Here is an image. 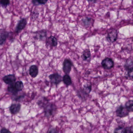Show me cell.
<instances>
[{
  "instance_id": "cell-12",
  "label": "cell",
  "mask_w": 133,
  "mask_h": 133,
  "mask_svg": "<svg viewBox=\"0 0 133 133\" xmlns=\"http://www.w3.org/2000/svg\"><path fill=\"white\" fill-rule=\"evenodd\" d=\"M81 21H82L83 25L85 27H88L93 25L94 22V20L92 18L86 17L82 19Z\"/></svg>"
},
{
  "instance_id": "cell-25",
  "label": "cell",
  "mask_w": 133,
  "mask_h": 133,
  "mask_svg": "<svg viewBox=\"0 0 133 133\" xmlns=\"http://www.w3.org/2000/svg\"><path fill=\"white\" fill-rule=\"evenodd\" d=\"M126 129V133H133V126L127 127Z\"/></svg>"
},
{
  "instance_id": "cell-28",
  "label": "cell",
  "mask_w": 133,
  "mask_h": 133,
  "mask_svg": "<svg viewBox=\"0 0 133 133\" xmlns=\"http://www.w3.org/2000/svg\"><path fill=\"white\" fill-rule=\"evenodd\" d=\"M48 132L49 133L58 132L57 131V130H56L55 128H52V129H51Z\"/></svg>"
},
{
  "instance_id": "cell-17",
  "label": "cell",
  "mask_w": 133,
  "mask_h": 133,
  "mask_svg": "<svg viewBox=\"0 0 133 133\" xmlns=\"http://www.w3.org/2000/svg\"><path fill=\"white\" fill-rule=\"evenodd\" d=\"M125 68L127 71L133 69V61L132 60H128L126 62L124 66Z\"/></svg>"
},
{
  "instance_id": "cell-11",
  "label": "cell",
  "mask_w": 133,
  "mask_h": 133,
  "mask_svg": "<svg viewBox=\"0 0 133 133\" xmlns=\"http://www.w3.org/2000/svg\"><path fill=\"white\" fill-rule=\"evenodd\" d=\"M46 43L51 47H56L58 45L57 40L55 37L51 36L47 39Z\"/></svg>"
},
{
  "instance_id": "cell-19",
  "label": "cell",
  "mask_w": 133,
  "mask_h": 133,
  "mask_svg": "<svg viewBox=\"0 0 133 133\" xmlns=\"http://www.w3.org/2000/svg\"><path fill=\"white\" fill-rule=\"evenodd\" d=\"M14 86L16 90L18 91H21L23 88V84L21 81H18L14 84Z\"/></svg>"
},
{
  "instance_id": "cell-10",
  "label": "cell",
  "mask_w": 133,
  "mask_h": 133,
  "mask_svg": "<svg viewBox=\"0 0 133 133\" xmlns=\"http://www.w3.org/2000/svg\"><path fill=\"white\" fill-rule=\"evenodd\" d=\"M38 72H39L38 68L37 66L33 65L30 67L29 73L31 77L34 78H36L38 75Z\"/></svg>"
},
{
  "instance_id": "cell-13",
  "label": "cell",
  "mask_w": 133,
  "mask_h": 133,
  "mask_svg": "<svg viewBox=\"0 0 133 133\" xmlns=\"http://www.w3.org/2000/svg\"><path fill=\"white\" fill-rule=\"evenodd\" d=\"M9 36V33L5 30L0 31V45H2L5 42Z\"/></svg>"
},
{
  "instance_id": "cell-21",
  "label": "cell",
  "mask_w": 133,
  "mask_h": 133,
  "mask_svg": "<svg viewBox=\"0 0 133 133\" xmlns=\"http://www.w3.org/2000/svg\"><path fill=\"white\" fill-rule=\"evenodd\" d=\"M125 107L129 112H133V100H130L126 102Z\"/></svg>"
},
{
  "instance_id": "cell-6",
  "label": "cell",
  "mask_w": 133,
  "mask_h": 133,
  "mask_svg": "<svg viewBox=\"0 0 133 133\" xmlns=\"http://www.w3.org/2000/svg\"><path fill=\"white\" fill-rule=\"evenodd\" d=\"M73 66L72 62L70 59H65L63 63V72L66 74L69 75L70 73Z\"/></svg>"
},
{
  "instance_id": "cell-23",
  "label": "cell",
  "mask_w": 133,
  "mask_h": 133,
  "mask_svg": "<svg viewBox=\"0 0 133 133\" xmlns=\"http://www.w3.org/2000/svg\"><path fill=\"white\" fill-rule=\"evenodd\" d=\"M115 133H126V129L122 126H119L115 130Z\"/></svg>"
},
{
  "instance_id": "cell-22",
  "label": "cell",
  "mask_w": 133,
  "mask_h": 133,
  "mask_svg": "<svg viewBox=\"0 0 133 133\" xmlns=\"http://www.w3.org/2000/svg\"><path fill=\"white\" fill-rule=\"evenodd\" d=\"M48 0H32V2L34 5L45 4Z\"/></svg>"
},
{
  "instance_id": "cell-3",
  "label": "cell",
  "mask_w": 133,
  "mask_h": 133,
  "mask_svg": "<svg viewBox=\"0 0 133 133\" xmlns=\"http://www.w3.org/2000/svg\"><path fill=\"white\" fill-rule=\"evenodd\" d=\"M102 67L105 69H110L114 66V62L112 59L106 58L102 60L101 62Z\"/></svg>"
},
{
  "instance_id": "cell-14",
  "label": "cell",
  "mask_w": 133,
  "mask_h": 133,
  "mask_svg": "<svg viewBox=\"0 0 133 133\" xmlns=\"http://www.w3.org/2000/svg\"><path fill=\"white\" fill-rule=\"evenodd\" d=\"M91 84H84L83 87L81 89L82 91L87 96H88L91 91Z\"/></svg>"
},
{
  "instance_id": "cell-9",
  "label": "cell",
  "mask_w": 133,
  "mask_h": 133,
  "mask_svg": "<svg viewBox=\"0 0 133 133\" xmlns=\"http://www.w3.org/2000/svg\"><path fill=\"white\" fill-rule=\"evenodd\" d=\"M21 107V105L19 104H12L9 108L10 112L12 115H16L19 111Z\"/></svg>"
},
{
  "instance_id": "cell-20",
  "label": "cell",
  "mask_w": 133,
  "mask_h": 133,
  "mask_svg": "<svg viewBox=\"0 0 133 133\" xmlns=\"http://www.w3.org/2000/svg\"><path fill=\"white\" fill-rule=\"evenodd\" d=\"M48 103V100L46 98L43 97L41 99L37 102L38 105L40 107L43 108Z\"/></svg>"
},
{
  "instance_id": "cell-4",
  "label": "cell",
  "mask_w": 133,
  "mask_h": 133,
  "mask_svg": "<svg viewBox=\"0 0 133 133\" xmlns=\"http://www.w3.org/2000/svg\"><path fill=\"white\" fill-rule=\"evenodd\" d=\"M129 111L125 107L120 105L117 108L116 114L117 116L120 118H124L129 115Z\"/></svg>"
},
{
  "instance_id": "cell-5",
  "label": "cell",
  "mask_w": 133,
  "mask_h": 133,
  "mask_svg": "<svg viewBox=\"0 0 133 133\" xmlns=\"http://www.w3.org/2000/svg\"><path fill=\"white\" fill-rule=\"evenodd\" d=\"M50 81L51 83L57 85L62 81V77L58 73H53L49 76Z\"/></svg>"
},
{
  "instance_id": "cell-8",
  "label": "cell",
  "mask_w": 133,
  "mask_h": 133,
  "mask_svg": "<svg viewBox=\"0 0 133 133\" xmlns=\"http://www.w3.org/2000/svg\"><path fill=\"white\" fill-rule=\"evenodd\" d=\"M26 24H27V21H26V19L23 18L20 20V21L19 22L17 26H16V31L17 33L20 32V31L22 30L23 29L25 28Z\"/></svg>"
},
{
  "instance_id": "cell-2",
  "label": "cell",
  "mask_w": 133,
  "mask_h": 133,
  "mask_svg": "<svg viewBox=\"0 0 133 133\" xmlns=\"http://www.w3.org/2000/svg\"><path fill=\"white\" fill-rule=\"evenodd\" d=\"M118 32L115 29H111L108 30L106 40L110 43L116 41L118 37Z\"/></svg>"
},
{
  "instance_id": "cell-27",
  "label": "cell",
  "mask_w": 133,
  "mask_h": 133,
  "mask_svg": "<svg viewBox=\"0 0 133 133\" xmlns=\"http://www.w3.org/2000/svg\"><path fill=\"white\" fill-rule=\"evenodd\" d=\"M11 132L10 131H9V130H8L7 129H5V128H3L1 130V133H9Z\"/></svg>"
},
{
  "instance_id": "cell-7",
  "label": "cell",
  "mask_w": 133,
  "mask_h": 133,
  "mask_svg": "<svg viewBox=\"0 0 133 133\" xmlns=\"http://www.w3.org/2000/svg\"><path fill=\"white\" fill-rule=\"evenodd\" d=\"M3 80L5 84L10 85L15 83L16 78L14 75L11 74L4 77Z\"/></svg>"
},
{
  "instance_id": "cell-26",
  "label": "cell",
  "mask_w": 133,
  "mask_h": 133,
  "mask_svg": "<svg viewBox=\"0 0 133 133\" xmlns=\"http://www.w3.org/2000/svg\"><path fill=\"white\" fill-rule=\"evenodd\" d=\"M128 76L130 78V79H133V69L128 71Z\"/></svg>"
},
{
  "instance_id": "cell-24",
  "label": "cell",
  "mask_w": 133,
  "mask_h": 133,
  "mask_svg": "<svg viewBox=\"0 0 133 133\" xmlns=\"http://www.w3.org/2000/svg\"><path fill=\"white\" fill-rule=\"evenodd\" d=\"M10 0H0V4L3 7H6L9 5Z\"/></svg>"
},
{
  "instance_id": "cell-29",
  "label": "cell",
  "mask_w": 133,
  "mask_h": 133,
  "mask_svg": "<svg viewBox=\"0 0 133 133\" xmlns=\"http://www.w3.org/2000/svg\"><path fill=\"white\" fill-rule=\"evenodd\" d=\"M88 1L91 2H95L97 0H87Z\"/></svg>"
},
{
  "instance_id": "cell-16",
  "label": "cell",
  "mask_w": 133,
  "mask_h": 133,
  "mask_svg": "<svg viewBox=\"0 0 133 133\" xmlns=\"http://www.w3.org/2000/svg\"><path fill=\"white\" fill-rule=\"evenodd\" d=\"M62 81L67 86H70L72 84L71 78L68 74H66L62 77Z\"/></svg>"
},
{
  "instance_id": "cell-18",
  "label": "cell",
  "mask_w": 133,
  "mask_h": 133,
  "mask_svg": "<svg viewBox=\"0 0 133 133\" xmlns=\"http://www.w3.org/2000/svg\"><path fill=\"white\" fill-rule=\"evenodd\" d=\"M46 31L45 30H40L36 33V36L37 39L42 40L46 37Z\"/></svg>"
},
{
  "instance_id": "cell-15",
  "label": "cell",
  "mask_w": 133,
  "mask_h": 133,
  "mask_svg": "<svg viewBox=\"0 0 133 133\" xmlns=\"http://www.w3.org/2000/svg\"><path fill=\"white\" fill-rule=\"evenodd\" d=\"M91 56L90 51L89 49H86L83 52L82 54V59L84 61H88Z\"/></svg>"
},
{
  "instance_id": "cell-1",
  "label": "cell",
  "mask_w": 133,
  "mask_h": 133,
  "mask_svg": "<svg viewBox=\"0 0 133 133\" xmlns=\"http://www.w3.org/2000/svg\"><path fill=\"white\" fill-rule=\"evenodd\" d=\"M44 116L47 118H50L54 116L57 111L56 105L53 103L48 102L43 107Z\"/></svg>"
}]
</instances>
